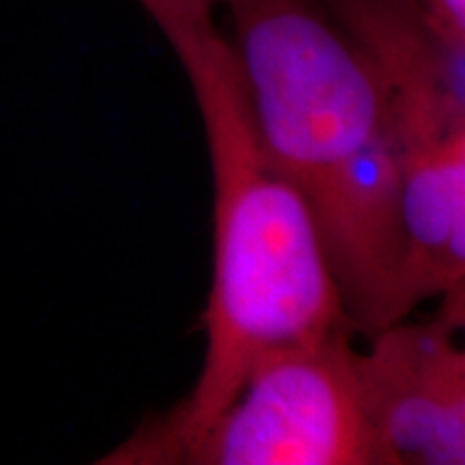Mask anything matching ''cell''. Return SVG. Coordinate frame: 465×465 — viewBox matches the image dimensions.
Segmentation results:
<instances>
[{
    "label": "cell",
    "mask_w": 465,
    "mask_h": 465,
    "mask_svg": "<svg viewBox=\"0 0 465 465\" xmlns=\"http://www.w3.org/2000/svg\"><path fill=\"white\" fill-rule=\"evenodd\" d=\"M259 138L311 209L356 332L407 319L401 141L380 69L319 0H218Z\"/></svg>",
    "instance_id": "obj_1"
},
{
    "label": "cell",
    "mask_w": 465,
    "mask_h": 465,
    "mask_svg": "<svg viewBox=\"0 0 465 465\" xmlns=\"http://www.w3.org/2000/svg\"><path fill=\"white\" fill-rule=\"evenodd\" d=\"M199 108L213 182V270L199 380L100 459L168 465L278 347L353 330L311 209L261 143L246 80L216 25L171 39Z\"/></svg>",
    "instance_id": "obj_2"
},
{
    "label": "cell",
    "mask_w": 465,
    "mask_h": 465,
    "mask_svg": "<svg viewBox=\"0 0 465 465\" xmlns=\"http://www.w3.org/2000/svg\"><path fill=\"white\" fill-rule=\"evenodd\" d=\"M380 69L401 141L407 246L440 252L465 229V52L416 0H319Z\"/></svg>",
    "instance_id": "obj_3"
},
{
    "label": "cell",
    "mask_w": 465,
    "mask_h": 465,
    "mask_svg": "<svg viewBox=\"0 0 465 465\" xmlns=\"http://www.w3.org/2000/svg\"><path fill=\"white\" fill-rule=\"evenodd\" d=\"M351 330L278 347L168 465H375Z\"/></svg>",
    "instance_id": "obj_4"
},
{
    "label": "cell",
    "mask_w": 465,
    "mask_h": 465,
    "mask_svg": "<svg viewBox=\"0 0 465 465\" xmlns=\"http://www.w3.org/2000/svg\"><path fill=\"white\" fill-rule=\"evenodd\" d=\"M420 323L394 322L356 351V377L375 465L465 463V300H441Z\"/></svg>",
    "instance_id": "obj_5"
},
{
    "label": "cell",
    "mask_w": 465,
    "mask_h": 465,
    "mask_svg": "<svg viewBox=\"0 0 465 465\" xmlns=\"http://www.w3.org/2000/svg\"><path fill=\"white\" fill-rule=\"evenodd\" d=\"M138 3L168 42L194 28L216 25L213 11L218 7V0H138Z\"/></svg>",
    "instance_id": "obj_6"
},
{
    "label": "cell",
    "mask_w": 465,
    "mask_h": 465,
    "mask_svg": "<svg viewBox=\"0 0 465 465\" xmlns=\"http://www.w3.org/2000/svg\"><path fill=\"white\" fill-rule=\"evenodd\" d=\"M440 39L465 52V0H416Z\"/></svg>",
    "instance_id": "obj_7"
}]
</instances>
